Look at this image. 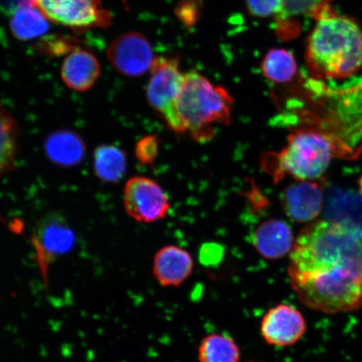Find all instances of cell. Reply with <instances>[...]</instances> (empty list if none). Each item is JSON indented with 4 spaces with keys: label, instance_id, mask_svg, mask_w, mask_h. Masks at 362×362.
Wrapping results in <instances>:
<instances>
[{
    "label": "cell",
    "instance_id": "6da1fadb",
    "mask_svg": "<svg viewBox=\"0 0 362 362\" xmlns=\"http://www.w3.org/2000/svg\"><path fill=\"white\" fill-rule=\"evenodd\" d=\"M288 275L298 300L324 314L362 308V234L332 221L302 230L291 252Z\"/></svg>",
    "mask_w": 362,
    "mask_h": 362
},
{
    "label": "cell",
    "instance_id": "7a4b0ae2",
    "mask_svg": "<svg viewBox=\"0 0 362 362\" xmlns=\"http://www.w3.org/2000/svg\"><path fill=\"white\" fill-rule=\"evenodd\" d=\"M315 20L305 52L312 78L343 80L358 74L362 69V28L358 22L339 15L332 6Z\"/></svg>",
    "mask_w": 362,
    "mask_h": 362
},
{
    "label": "cell",
    "instance_id": "3957f363",
    "mask_svg": "<svg viewBox=\"0 0 362 362\" xmlns=\"http://www.w3.org/2000/svg\"><path fill=\"white\" fill-rule=\"evenodd\" d=\"M233 106V99L225 88L212 85L196 71L184 76L175 104L184 134L200 141L211 139L214 125L230 124Z\"/></svg>",
    "mask_w": 362,
    "mask_h": 362
},
{
    "label": "cell",
    "instance_id": "277c9868",
    "mask_svg": "<svg viewBox=\"0 0 362 362\" xmlns=\"http://www.w3.org/2000/svg\"><path fill=\"white\" fill-rule=\"evenodd\" d=\"M351 149L332 134L302 129L288 136L287 146L277 156V175H288L298 181H315L330 162Z\"/></svg>",
    "mask_w": 362,
    "mask_h": 362
},
{
    "label": "cell",
    "instance_id": "5b68a950",
    "mask_svg": "<svg viewBox=\"0 0 362 362\" xmlns=\"http://www.w3.org/2000/svg\"><path fill=\"white\" fill-rule=\"evenodd\" d=\"M49 21L75 33L106 29L112 22L102 0H30Z\"/></svg>",
    "mask_w": 362,
    "mask_h": 362
},
{
    "label": "cell",
    "instance_id": "8992f818",
    "mask_svg": "<svg viewBox=\"0 0 362 362\" xmlns=\"http://www.w3.org/2000/svg\"><path fill=\"white\" fill-rule=\"evenodd\" d=\"M147 88L149 105L162 116L172 130L184 134L176 113L175 104L184 81L179 62L175 58L158 57L151 66Z\"/></svg>",
    "mask_w": 362,
    "mask_h": 362
},
{
    "label": "cell",
    "instance_id": "52a82bcc",
    "mask_svg": "<svg viewBox=\"0 0 362 362\" xmlns=\"http://www.w3.org/2000/svg\"><path fill=\"white\" fill-rule=\"evenodd\" d=\"M124 201L127 214L139 223L164 219L170 209V199L164 189L156 181L143 176L127 181Z\"/></svg>",
    "mask_w": 362,
    "mask_h": 362
},
{
    "label": "cell",
    "instance_id": "ba28073f",
    "mask_svg": "<svg viewBox=\"0 0 362 362\" xmlns=\"http://www.w3.org/2000/svg\"><path fill=\"white\" fill-rule=\"evenodd\" d=\"M33 243L36 261L47 283L49 265L57 257L71 251L74 246L75 234L64 217L53 214L40 221L35 230Z\"/></svg>",
    "mask_w": 362,
    "mask_h": 362
},
{
    "label": "cell",
    "instance_id": "9c48e42d",
    "mask_svg": "<svg viewBox=\"0 0 362 362\" xmlns=\"http://www.w3.org/2000/svg\"><path fill=\"white\" fill-rule=\"evenodd\" d=\"M107 55L119 74L131 78L146 74L155 61L151 43L138 33L119 36L110 44Z\"/></svg>",
    "mask_w": 362,
    "mask_h": 362
},
{
    "label": "cell",
    "instance_id": "30bf717a",
    "mask_svg": "<svg viewBox=\"0 0 362 362\" xmlns=\"http://www.w3.org/2000/svg\"><path fill=\"white\" fill-rule=\"evenodd\" d=\"M260 329L262 338L269 345L286 347L304 337L307 325L304 315L297 308L279 304L262 317Z\"/></svg>",
    "mask_w": 362,
    "mask_h": 362
},
{
    "label": "cell",
    "instance_id": "8fae6325",
    "mask_svg": "<svg viewBox=\"0 0 362 362\" xmlns=\"http://www.w3.org/2000/svg\"><path fill=\"white\" fill-rule=\"evenodd\" d=\"M323 189L315 181H298L284 189L283 209L296 223H310L320 214L323 207Z\"/></svg>",
    "mask_w": 362,
    "mask_h": 362
},
{
    "label": "cell",
    "instance_id": "7c38bea8",
    "mask_svg": "<svg viewBox=\"0 0 362 362\" xmlns=\"http://www.w3.org/2000/svg\"><path fill=\"white\" fill-rule=\"evenodd\" d=\"M194 260L188 251L175 245L162 247L153 262V274L162 287H178L191 277Z\"/></svg>",
    "mask_w": 362,
    "mask_h": 362
},
{
    "label": "cell",
    "instance_id": "4fadbf2b",
    "mask_svg": "<svg viewBox=\"0 0 362 362\" xmlns=\"http://www.w3.org/2000/svg\"><path fill=\"white\" fill-rule=\"evenodd\" d=\"M100 75V62L88 49L78 47L72 49L62 62L61 76L63 83L76 92H87L96 84Z\"/></svg>",
    "mask_w": 362,
    "mask_h": 362
},
{
    "label": "cell",
    "instance_id": "5bb4252c",
    "mask_svg": "<svg viewBox=\"0 0 362 362\" xmlns=\"http://www.w3.org/2000/svg\"><path fill=\"white\" fill-rule=\"evenodd\" d=\"M251 242L261 256L277 260L291 252L294 238L291 226L284 221L274 219L257 226Z\"/></svg>",
    "mask_w": 362,
    "mask_h": 362
},
{
    "label": "cell",
    "instance_id": "9a60e30c",
    "mask_svg": "<svg viewBox=\"0 0 362 362\" xmlns=\"http://www.w3.org/2000/svg\"><path fill=\"white\" fill-rule=\"evenodd\" d=\"M44 148L49 160L64 168L79 165L86 153V146L81 136L66 129L49 134L45 139Z\"/></svg>",
    "mask_w": 362,
    "mask_h": 362
},
{
    "label": "cell",
    "instance_id": "2e32d148",
    "mask_svg": "<svg viewBox=\"0 0 362 362\" xmlns=\"http://www.w3.org/2000/svg\"><path fill=\"white\" fill-rule=\"evenodd\" d=\"M332 0H284L283 10L276 16L278 33L283 38L291 39L300 33V25L297 21L300 17L315 18L332 6Z\"/></svg>",
    "mask_w": 362,
    "mask_h": 362
},
{
    "label": "cell",
    "instance_id": "e0dca14e",
    "mask_svg": "<svg viewBox=\"0 0 362 362\" xmlns=\"http://www.w3.org/2000/svg\"><path fill=\"white\" fill-rule=\"evenodd\" d=\"M10 29L13 37L29 42L47 33L49 25L43 13L31 1H27L13 13Z\"/></svg>",
    "mask_w": 362,
    "mask_h": 362
},
{
    "label": "cell",
    "instance_id": "ac0fdd59",
    "mask_svg": "<svg viewBox=\"0 0 362 362\" xmlns=\"http://www.w3.org/2000/svg\"><path fill=\"white\" fill-rule=\"evenodd\" d=\"M127 158L122 149L110 144L99 146L94 152V171L103 182L116 183L124 178Z\"/></svg>",
    "mask_w": 362,
    "mask_h": 362
},
{
    "label": "cell",
    "instance_id": "d6986e66",
    "mask_svg": "<svg viewBox=\"0 0 362 362\" xmlns=\"http://www.w3.org/2000/svg\"><path fill=\"white\" fill-rule=\"evenodd\" d=\"M241 352L228 334L214 333L202 339L198 348L200 362H240Z\"/></svg>",
    "mask_w": 362,
    "mask_h": 362
},
{
    "label": "cell",
    "instance_id": "ffe728a7",
    "mask_svg": "<svg viewBox=\"0 0 362 362\" xmlns=\"http://www.w3.org/2000/svg\"><path fill=\"white\" fill-rule=\"evenodd\" d=\"M19 129L15 117L0 103V175L10 171L16 160Z\"/></svg>",
    "mask_w": 362,
    "mask_h": 362
},
{
    "label": "cell",
    "instance_id": "44dd1931",
    "mask_svg": "<svg viewBox=\"0 0 362 362\" xmlns=\"http://www.w3.org/2000/svg\"><path fill=\"white\" fill-rule=\"evenodd\" d=\"M262 71L267 79L276 83H286L297 74V62L287 49H273L262 60Z\"/></svg>",
    "mask_w": 362,
    "mask_h": 362
},
{
    "label": "cell",
    "instance_id": "7402d4cb",
    "mask_svg": "<svg viewBox=\"0 0 362 362\" xmlns=\"http://www.w3.org/2000/svg\"><path fill=\"white\" fill-rule=\"evenodd\" d=\"M283 6L284 0H247L249 13L256 17L278 16Z\"/></svg>",
    "mask_w": 362,
    "mask_h": 362
},
{
    "label": "cell",
    "instance_id": "603a6c76",
    "mask_svg": "<svg viewBox=\"0 0 362 362\" xmlns=\"http://www.w3.org/2000/svg\"><path fill=\"white\" fill-rule=\"evenodd\" d=\"M158 152V140L156 136H147L136 144L135 155L143 165H151L156 160Z\"/></svg>",
    "mask_w": 362,
    "mask_h": 362
},
{
    "label": "cell",
    "instance_id": "cb8c5ba5",
    "mask_svg": "<svg viewBox=\"0 0 362 362\" xmlns=\"http://www.w3.org/2000/svg\"><path fill=\"white\" fill-rule=\"evenodd\" d=\"M202 2L200 0H181L176 6L175 12L176 16L182 21L185 25L193 26L200 16Z\"/></svg>",
    "mask_w": 362,
    "mask_h": 362
},
{
    "label": "cell",
    "instance_id": "d4e9b609",
    "mask_svg": "<svg viewBox=\"0 0 362 362\" xmlns=\"http://www.w3.org/2000/svg\"><path fill=\"white\" fill-rule=\"evenodd\" d=\"M78 47L76 45L74 40H68V39L52 38L48 40V42H43L40 44V52L42 51L47 55H53L54 57L61 55V54L70 53L72 49Z\"/></svg>",
    "mask_w": 362,
    "mask_h": 362
},
{
    "label": "cell",
    "instance_id": "484cf974",
    "mask_svg": "<svg viewBox=\"0 0 362 362\" xmlns=\"http://www.w3.org/2000/svg\"><path fill=\"white\" fill-rule=\"evenodd\" d=\"M358 185H359L360 192H361V194L362 196V174H361V177L359 179Z\"/></svg>",
    "mask_w": 362,
    "mask_h": 362
},
{
    "label": "cell",
    "instance_id": "4316f807",
    "mask_svg": "<svg viewBox=\"0 0 362 362\" xmlns=\"http://www.w3.org/2000/svg\"><path fill=\"white\" fill-rule=\"evenodd\" d=\"M250 362H257V361H250Z\"/></svg>",
    "mask_w": 362,
    "mask_h": 362
}]
</instances>
